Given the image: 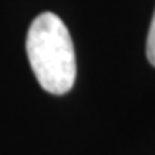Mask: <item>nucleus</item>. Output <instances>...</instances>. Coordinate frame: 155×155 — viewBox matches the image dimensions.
Returning <instances> with one entry per match:
<instances>
[{"mask_svg":"<svg viewBox=\"0 0 155 155\" xmlns=\"http://www.w3.org/2000/svg\"><path fill=\"white\" fill-rule=\"evenodd\" d=\"M26 54L40 86L52 95H64L76 81V54L71 35L54 12L35 17L26 36Z\"/></svg>","mask_w":155,"mask_h":155,"instance_id":"obj_1","label":"nucleus"},{"mask_svg":"<svg viewBox=\"0 0 155 155\" xmlns=\"http://www.w3.org/2000/svg\"><path fill=\"white\" fill-rule=\"evenodd\" d=\"M147 59L155 67V12H153V17H152L148 36H147Z\"/></svg>","mask_w":155,"mask_h":155,"instance_id":"obj_2","label":"nucleus"}]
</instances>
